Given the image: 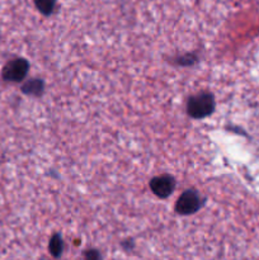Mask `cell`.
<instances>
[{
  "label": "cell",
  "mask_w": 259,
  "mask_h": 260,
  "mask_svg": "<svg viewBox=\"0 0 259 260\" xmlns=\"http://www.w3.org/2000/svg\"><path fill=\"white\" fill-rule=\"evenodd\" d=\"M188 114L196 119L208 117L215 109V99L210 93H200L190 96L187 104Z\"/></svg>",
  "instance_id": "1"
},
{
  "label": "cell",
  "mask_w": 259,
  "mask_h": 260,
  "mask_svg": "<svg viewBox=\"0 0 259 260\" xmlns=\"http://www.w3.org/2000/svg\"><path fill=\"white\" fill-rule=\"evenodd\" d=\"M201 205L202 203H201L200 194L196 190L188 189L178 198L177 203H175V211L183 216L192 215L200 210Z\"/></svg>",
  "instance_id": "2"
},
{
  "label": "cell",
  "mask_w": 259,
  "mask_h": 260,
  "mask_svg": "<svg viewBox=\"0 0 259 260\" xmlns=\"http://www.w3.org/2000/svg\"><path fill=\"white\" fill-rule=\"evenodd\" d=\"M29 63L24 58H15L10 61L3 69V78L7 81H22L27 76Z\"/></svg>",
  "instance_id": "3"
},
{
  "label": "cell",
  "mask_w": 259,
  "mask_h": 260,
  "mask_svg": "<svg viewBox=\"0 0 259 260\" xmlns=\"http://www.w3.org/2000/svg\"><path fill=\"white\" fill-rule=\"evenodd\" d=\"M150 188L152 193L159 198H167L173 193L175 188V180L172 175H160V177L152 178L150 182Z\"/></svg>",
  "instance_id": "4"
},
{
  "label": "cell",
  "mask_w": 259,
  "mask_h": 260,
  "mask_svg": "<svg viewBox=\"0 0 259 260\" xmlns=\"http://www.w3.org/2000/svg\"><path fill=\"white\" fill-rule=\"evenodd\" d=\"M45 89V83L41 79H33L22 86V91L28 95H41Z\"/></svg>",
  "instance_id": "5"
},
{
  "label": "cell",
  "mask_w": 259,
  "mask_h": 260,
  "mask_svg": "<svg viewBox=\"0 0 259 260\" xmlns=\"http://www.w3.org/2000/svg\"><path fill=\"white\" fill-rule=\"evenodd\" d=\"M36 8L43 15H50L53 12L56 5V0H35Z\"/></svg>",
  "instance_id": "6"
},
{
  "label": "cell",
  "mask_w": 259,
  "mask_h": 260,
  "mask_svg": "<svg viewBox=\"0 0 259 260\" xmlns=\"http://www.w3.org/2000/svg\"><path fill=\"white\" fill-rule=\"evenodd\" d=\"M62 249H63V243L61 236L53 235L50 241V253L52 254V256H55V258H58V256L61 255V253H62Z\"/></svg>",
  "instance_id": "7"
},
{
  "label": "cell",
  "mask_w": 259,
  "mask_h": 260,
  "mask_svg": "<svg viewBox=\"0 0 259 260\" xmlns=\"http://www.w3.org/2000/svg\"><path fill=\"white\" fill-rule=\"evenodd\" d=\"M101 259V255L96 250H88L85 253V259L84 260H99Z\"/></svg>",
  "instance_id": "8"
}]
</instances>
